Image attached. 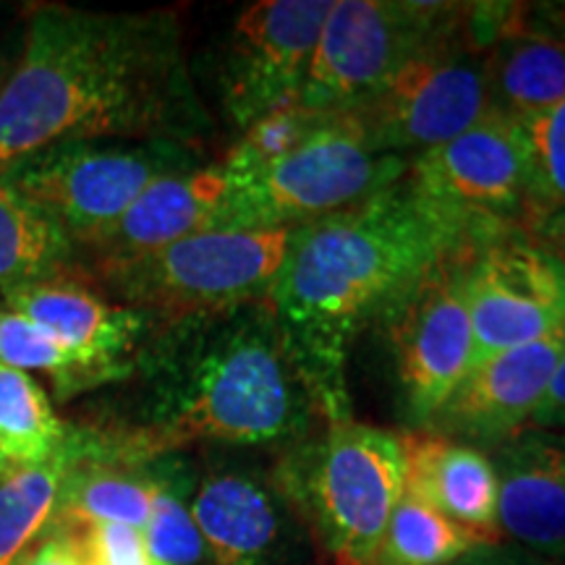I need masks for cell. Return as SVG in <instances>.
<instances>
[{
	"mask_svg": "<svg viewBox=\"0 0 565 565\" xmlns=\"http://www.w3.org/2000/svg\"><path fill=\"white\" fill-rule=\"evenodd\" d=\"M210 129L168 11L40 6L0 89V173L61 141H179Z\"/></svg>",
	"mask_w": 565,
	"mask_h": 565,
	"instance_id": "obj_1",
	"label": "cell"
},
{
	"mask_svg": "<svg viewBox=\"0 0 565 565\" xmlns=\"http://www.w3.org/2000/svg\"><path fill=\"white\" fill-rule=\"evenodd\" d=\"M469 242L484 236L416 194L406 175L291 231L267 303L312 374L328 422L351 416L345 362L356 335L383 322L424 275Z\"/></svg>",
	"mask_w": 565,
	"mask_h": 565,
	"instance_id": "obj_2",
	"label": "cell"
},
{
	"mask_svg": "<svg viewBox=\"0 0 565 565\" xmlns=\"http://www.w3.org/2000/svg\"><path fill=\"white\" fill-rule=\"evenodd\" d=\"M147 362V419L103 443L124 463L192 443H296L328 422L312 374L267 301L162 324Z\"/></svg>",
	"mask_w": 565,
	"mask_h": 565,
	"instance_id": "obj_3",
	"label": "cell"
},
{
	"mask_svg": "<svg viewBox=\"0 0 565 565\" xmlns=\"http://www.w3.org/2000/svg\"><path fill=\"white\" fill-rule=\"evenodd\" d=\"M275 487L338 565H370L406 487L404 437L324 422L280 458Z\"/></svg>",
	"mask_w": 565,
	"mask_h": 565,
	"instance_id": "obj_4",
	"label": "cell"
},
{
	"mask_svg": "<svg viewBox=\"0 0 565 565\" xmlns=\"http://www.w3.org/2000/svg\"><path fill=\"white\" fill-rule=\"evenodd\" d=\"M291 231L217 228L162 249L95 265L103 288L158 324L267 301Z\"/></svg>",
	"mask_w": 565,
	"mask_h": 565,
	"instance_id": "obj_5",
	"label": "cell"
},
{
	"mask_svg": "<svg viewBox=\"0 0 565 565\" xmlns=\"http://www.w3.org/2000/svg\"><path fill=\"white\" fill-rule=\"evenodd\" d=\"M490 45L482 6L463 3L454 26L427 42L377 95L345 116L356 121L374 152L408 158L440 147L492 116Z\"/></svg>",
	"mask_w": 565,
	"mask_h": 565,
	"instance_id": "obj_6",
	"label": "cell"
},
{
	"mask_svg": "<svg viewBox=\"0 0 565 565\" xmlns=\"http://www.w3.org/2000/svg\"><path fill=\"white\" fill-rule=\"evenodd\" d=\"M192 168H200V147L179 141H61L17 160L0 179L84 249L150 183Z\"/></svg>",
	"mask_w": 565,
	"mask_h": 565,
	"instance_id": "obj_7",
	"label": "cell"
},
{
	"mask_svg": "<svg viewBox=\"0 0 565 565\" xmlns=\"http://www.w3.org/2000/svg\"><path fill=\"white\" fill-rule=\"evenodd\" d=\"M412 158L374 152L351 116H330L317 134L280 160L231 179L223 228L294 231L401 181Z\"/></svg>",
	"mask_w": 565,
	"mask_h": 565,
	"instance_id": "obj_8",
	"label": "cell"
},
{
	"mask_svg": "<svg viewBox=\"0 0 565 565\" xmlns=\"http://www.w3.org/2000/svg\"><path fill=\"white\" fill-rule=\"evenodd\" d=\"M463 3L338 0L330 3L299 105L341 116L377 95L427 42L461 17Z\"/></svg>",
	"mask_w": 565,
	"mask_h": 565,
	"instance_id": "obj_9",
	"label": "cell"
},
{
	"mask_svg": "<svg viewBox=\"0 0 565 565\" xmlns=\"http://www.w3.org/2000/svg\"><path fill=\"white\" fill-rule=\"evenodd\" d=\"M477 244L482 242L458 246L440 259L377 324L391 349L401 414L414 433L429 427L475 364L466 275Z\"/></svg>",
	"mask_w": 565,
	"mask_h": 565,
	"instance_id": "obj_10",
	"label": "cell"
},
{
	"mask_svg": "<svg viewBox=\"0 0 565 565\" xmlns=\"http://www.w3.org/2000/svg\"><path fill=\"white\" fill-rule=\"evenodd\" d=\"M406 181L435 207L492 238L529 225V145L524 124L487 116L433 150L414 154Z\"/></svg>",
	"mask_w": 565,
	"mask_h": 565,
	"instance_id": "obj_11",
	"label": "cell"
},
{
	"mask_svg": "<svg viewBox=\"0 0 565 565\" xmlns=\"http://www.w3.org/2000/svg\"><path fill=\"white\" fill-rule=\"evenodd\" d=\"M466 296L475 362L565 328V265L521 231L477 244Z\"/></svg>",
	"mask_w": 565,
	"mask_h": 565,
	"instance_id": "obj_12",
	"label": "cell"
},
{
	"mask_svg": "<svg viewBox=\"0 0 565 565\" xmlns=\"http://www.w3.org/2000/svg\"><path fill=\"white\" fill-rule=\"evenodd\" d=\"M330 0H259L233 21L223 61V103L246 129L299 103Z\"/></svg>",
	"mask_w": 565,
	"mask_h": 565,
	"instance_id": "obj_13",
	"label": "cell"
},
{
	"mask_svg": "<svg viewBox=\"0 0 565 565\" xmlns=\"http://www.w3.org/2000/svg\"><path fill=\"white\" fill-rule=\"evenodd\" d=\"M3 299L6 309L26 317L68 351L89 387L121 380L139 366L150 324H158L139 309L108 301L68 270L21 282Z\"/></svg>",
	"mask_w": 565,
	"mask_h": 565,
	"instance_id": "obj_14",
	"label": "cell"
},
{
	"mask_svg": "<svg viewBox=\"0 0 565 565\" xmlns=\"http://www.w3.org/2000/svg\"><path fill=\"white\" fill-rule=\"evenodd\" d=\"M565 356V328L471 364L424 433L490 450L529 427Z\"/></svg>",
	"mask_w": 565,
	"mask_h": 565,
	"instance_id": "obj_15",
	"label": "cell"
},
{
	"mask_svg": "<svg viewBox=\"0 0 565 565\" xmlns=\"http://www.w3.org/2000/svg\"><path fill=\"white\" fill-rule=\"evenodd\" d=\"M500 534L565 565V433L526 427L490 448Z\"/></svg>",
	"mask_w": 565,
	"mask_h": 565,
	"instance_id": "obj_16",
	"label": "cell"
},
{
	"mask_svg": "<svg viewBox=\"0 0 565 565\" xmlns=\"http://www.w3.org/2000/svg\"><path fill=\"white\" fill-rule=\"evenodd\" d=\"M228 175L223 162L162 175L137 196V202L110 228L84 246L92 263L137 257L204 231L223 228Z\"/></svg>",
	"mask_w": 565,
	"mask_h": 565,
	"instance_id": "obj_17",
	"label": "cell"
},
{
	"mask_svg": "<svg viewBox=\"0 0 565 565\" xmlns=\"http://www.w3.org/2000/svg\"><path fill=\"white\" fill-rule=\"evenodd\" d=\"M215 565H275L291 519L278 487L249 471L204 477L189 508Z\"/></svg>",
	"mask_w": 565,
	"mask_h": 565,
	"instance_id": "obj_18",
	"label": "cell"
},
{
	"mask_svg": "<svg viewBox=\"0 0 565 565\" xmlns=\"http://www.w3.org/2000/svg\"><path fill=\"white\" fill-rule=\"evenodd\" d=\"M406 490L487 540H503L498 524L500 484L490 454L433 433H408Z\"/></svg>",
	"mask_w": 565,
	"mask_h": 565,
	"instance_id": "obj_19",
	"label": "cell"
},
{
	"mask_svg": "<svg viewBox=\"0 0 565 565\" xmlns=\"http://www.w3.org/2000/svg\"><path fill=\"white\" fill-rule=\"evenodd\" d=\"M492 113L526 124L565 100V40L534 30L515 3L505 32L487 51Z\"/></svg>",
	"mask_w": 565,
	"mask_h": 565,
	"instance_id": "obj_20",
	"label": "cell"
},
{
	"mask_svg": "<svg viewBox=\"0 0 565 565\" xmlns=\"http://www.w3.org/2000/svg\"><path fill=\"white\" fill-rule=\"evenodd\" d=\"M95 461L84 463L74 448L61 505L55 515L82 521H110L145 532L150 521L158 479L131 471V463L116 461L95 450Z\"/></svg>",
	"mask_w": 565,
	"mask_h": 565,
	"instance_id": "obj_21",
	"label": "cell"
},
{
	"mask_svg": "<svg viewBox=\"0 0 565 565\" xmlns=\"http://www.w3.org/2000/svg\"><path fill=\"white\" fill-rule=\"evenodd\" d=\"M74 445L51 461L3 466L0 471V565H19L61 505Z\"/></svg>",
	"mask_w": 565,
	"mask_h": 565,
	"instance_id": "obj_22",
	"label": "cell"
},
{
	"mask_svg": "<svg viewBox=\"0 0 565 565\" xmlns=\"http://www.w3.org/2000/svg\"><path fill=\"white\" fill-rule=\"evenodd\" d=\"M68 443V433L32 374L0 366V456L9 466L51 461Z\"/></svg>",
	"mask_w": 565,
	"mask_h": 565,
	"instance_id": "obj_23",
	"label": "cell"
},
{
	"mask_svg": "<svg viewBox=\"0 0 565 565\" xmlns=\"http://www.w3.org/2000/svg\"><path fill=\"white\" fill-rule=\"evenodd\" d=\"M482 542L494 540L445 519L404 487L370 565H448Z\"/></svg>",
	"mask_w": 565,
	"mask_h": 565,
	"instance_id": "obj_24",
	"label": "cell"
},
{
	"mask_svg": "<svg viewBox=\"0 0 565 565\" xmlns=\"http://www.w3.org/2000/svg\"><path fill=\"white\" fill-rule=\"evenodd\" d=\"M74 246L0 179V294L58 270Z\"/></svg>",
	"mask_w": 565,
	"mask_h": 565,
	"instance_id": "obj_25",
	"label": "cell"
},
{
	"mask_svg": "<svg viewBox=\"0 0 565 565\" xmlns=\"http://www.w3.org/2000/svg\"><path fill=\"white\" fill-rule=\"evenodd\" d=\"M330 116L315 113L303 105H286V108L267 113L265 118L246 126L244 137L233 145V150L225 154L223 168L231 179H242L259 168L280 160L296 147L303 145L312 134H317Z\"/></svg>",
	"mask_w": 565,
	"mask_h": 565,
	"instance_id": "obj_26",
	"label": "cell"
},
{
	"mask_svg": "<svg viewBox=\"0 0 565 565\" xmlns=\"http://www.w3.org/2000/svg\"><path fill=\"white\" fill-rule=\"evenodd\" d=\"M529 145V225L565 207V100L524 124Z\"/></svg>",
	"mask_w": 565,
	"mask_h": 565,
	"instance_id": "obj_27",
	"label": "cell"
},
{
	"mask_svg": "<svg viewBox=\"0 0 565 565\" xmlns=\"http://www.w3.org/2000/svg\"><path fill=\"white\" fill-rule=\"evenodd\" d=\"M0 366L17 372H42L58 385L61 395L89 387L79 364L63 345L11 309H0Z\"/></svg>",
	"mask_w": 565,
	"mask_h": 565,
	"instance_id": "obj_28",
	"label": "cell"
},
{
	"mask_svg": "<svg viewBox=\"0 0 565 565\" xmlns=\"http://www.w3.org/2000/svg\"><path fill=\"white\" fill-rule=\"evenodd\" d=\"M145 542L158 565H215L194 515L168 482H158Z\"/></svg>",
	"mask_w": 565,
	"mask_h": 565,
	"instance_id": "obj_29",
	"label": "cell"
},
{
	"mask_svg": "<svg viewBox=\"0 0 565 565\" xmlns=\"http://www.w3.org/2000/svg\"><path fill=\"white\" fill-rule=\"evenodd\" d=\"M58 524L74 534L84 565H158L139 529L110 524V521L68 519V515H58Z\"/></svg>",
	"mask_w": 565,
	"mask_h": 565,
	"instance_id": "obj_30",
	"label": "cell"
},
{
	"mask_svg": "<svg viewBox=\"0 0 565 565\" xmlns=\"http://www.w3.org/2000/svg\"><path fill=\"white\" fill-rule=\"evenodd\" d=\"M448 565H557L550 557L534 553L524 545H515L511 540L482 542V545L466 550Z\"/></svg>",
	"mask_w": 565,
	"mask_h": 565,
	"instance_id": "obj_31",
	"label": "cell"
},
{
	"mask_svg": "<svg viewBox=\"0 0 565 565\" xmlns=\"http://www.w3.org/2000/svg\"><path fill=\"white\" fill-rule=\"evenodd\" d=\"M19 565H84V561L74 534L55 524V532L45 542L26 550Z\"/></svg>",
	"mask_w": 565,
	"mask_h": 565,
	"instance_id": "obj_32",
	"label": "cell"
},
{
	"mask_svg": "<svg viewBox=\"0 0 565 565\" xmlns=\"http://www.w3.org/2000/svg\"><path fill=\"white\" fill-rule=\"evenodd\" d=\"M534 429H553V433H565V356L557 366L553 383H550L545 398L536 406V412L529 422Z\"/></svg>",
	"mask_w": 565,
	"mask_h": 565,
	"instance_id": "obj_33",
	"label": "cell"
},
{
	"mask_svg": "<svg viewBox=\"0 0 565 565\" xmlns=\"http://www.w3.org/2000/svg\"><path fill=\"white\" fill-rule=\"evenodd\" d=\"M526 236L534 238L542 249L550 252L555 259H561L565 265V207L553 212V215L542 217Z\"/></svg>",
	"mask_w": 565,
	"mask_h": 565,
	"instance_id": "obj_34",
	"label": "cell"
},
{
	"mask_svg": "<svg viewBox=\"0 0 565 565\" xmlns=\"http://www.w3.org/2000/svg\"><path fill=\"white\" fill-rule=\"evenodd\" d=\"M526 21L534 30L565 40V0L563 3H526Z\"/></svg>",
	"mask_w": 565,
	"mask_h": 565,
	"instance_id": "obj_35",
	"label": "cell"
},
{
	"mask_svg": "<svg viewBox=\"0 0 565 565\" xmlns=\"http://www.w3.org/2000/svg\"><path fill=\"white\" fill-rule=\"evenodd\" d=\"M3 84H6V76H3V74H0V89H3Z\"/></svg>",
	"mask_w": 565,
	"mask_h": 565,
	"instance_id": "obj_36",
	"label": "cell"
},
{
	"mask_svg": "<svg viewBox=\"0 0 565 565\" xmlns=\"http://www.w3.org/2000/svg\"><path fill=\"white\" fill-rule=\"evenodd\" d=\"M3 466H6V463H3V456H0V471H3Z\"/></svg>",
	"mask_w": 565,
	"mask_h": 565,
	"instance_id": "obj_37",
	"label": "cell"
}]
</instances>
